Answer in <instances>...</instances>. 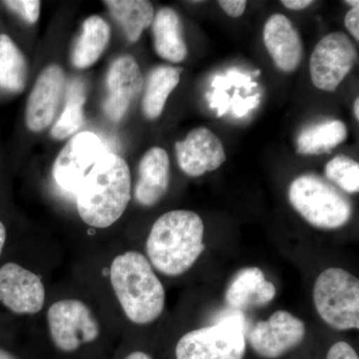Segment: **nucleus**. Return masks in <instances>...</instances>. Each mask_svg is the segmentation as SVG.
<instances>
[{
	"instance_id": "obj_31",
	"label": "nucleus",
	"mask_w": 359,
	"mask_h": 359,
	"mask_svg": "<svg viewBox=\"0 0 359 359\" xmlns=\"http://www.w3.org/2000/svg\"><path fill=\"white\" fill-rule=\"evenodd\" d=\"M218 4L224 9V13L233 18L243 15L247 6L245 0H221Z\"/></svg>"
},
{
	"instance_id": "obj_28",
	"label": "nucleus",
	"mask_w": 359,
	"mask_h": 359,
	"mask_svg": "<svg viewBox=\"0 0 359 359\" xmlns=\"http://www.w3.org/2000/svg\"><path fill=\"white\" fill-rule=\"evenodd\" d=\"M208 102L210 104V107L212 109L218 110L219 117H222L228 112L230 109V98L229 94L224 91H218L214 90V92H209L205 95Z\"/></svg>"
},
{
	"instance_id": "obj_18",
	"label": "nucleus",
	"mask_w": 359,
	"mask_h": 359,
	"mask_svg": "<svg viewBox=\"0 0 359 359\" xmlns=\"http://www.w3.org/2000/svg\"><path fill=\"white\" fill-rule=\"evenodd\" d=\"M151 25L156 53L170 62L183 61L188 49L184 40L181 20L176 11L170 7L161 8Z\"/></svg>"
},
{
	"instance_id": "obj_27",
	"label": "nucleus",
	"mask_w": 359,
	"mask_h": 359,
	"mask_svg": "<svg viewBox=\"0 0 359 359\" xmlns=\"http://www.w3.org/2000/svg\"><path fill=\"white\" fill-rule=\"evenodd\" d=\"M261 102V95L256 94L254 96H248L243 98L238 91H235L233 97L230 98V109L235 117L241 118L247 115L250 110L255 109Z\"/></svg>"
},
{
	"instance_id": "obj_6",
	"label": "nucleus",
	"mask_w": 359,
	"mask_h": 359,
	"mask_svg": "<svg viewBox=\"0 0 359 359\" xmlns=\"http://www.w3.org/2000/svg\"><path fill=\"white\" fill-rule=\"evenodd\" d=\"M245 323L242 311L224 313L215 325L187 332L178 340L176 359H243Z\"/></svg>"
},
{
	"instance_id": "obj_30",
	"label": "nucleus",
	"mask_w": 359,
	"mask_h": 359,
	"mask_svg": "<svg viewBox=\"0 0 359 359\" xmlns=\"http://www.w3.org/2000/svg\"><path fill=\"white\" fill-rule=\"evenodd\" d=\"M327 359H359L353 347L346 341H339L330 347Z\"/></svg>"
},
{
	"instance_id": "obj_13",
	"label": "nucleus",
	"mask_w": 359,
	"mask_h": 359,
	"mask_svg": "<svg viewBox=\"0 0 359 359\" xmlns=\"http://www.w3.org/2000/svg\"><path fill=\"white\" fill-rule=\"evenodd\" d=\"M65 86L62 68L47 66L37 78L25 110L26 126L33 132L46 129L55 118Z\"/></svg>"
},
{
	"instance_id": "obj_11",
	"label": "nucleus",
	"mask_w": 359,
	"mask_h": 359,
	"mask_svg": "<svg viewBox=\"0 0 359 359\" xmlns=\"http://www.w3.org/2000/svg\"><path fill=\"white\" fill-rule=\"evenodd\" d=\"M306 334L304 321L289 311H278L245 332V339L257 355L276 359L299 346Z\"/></svg>"
},
{
	"instance_id": "obj_4",
	"label": "nucleus",
	"mask_w": 359,
	"mask_h": 359,
	"mask_svg": "<svg viewBox=\"0 0 359 359\" xmlns=\"http://www.w3.org/2000/svg\"><path fill=\"white\" fill-rule=\"evenodd\" d=\"M45 318L51 344L63 355H76L102 337L98 316L88 302L78 297L56 299L47 309Z\"/></svg>"
},
{
	"instance_id": "obj_29",
	"label": "nucleus",
	"mask_w": 359,
	"mask_h": 359,
	"mask_svg": "<svg viewBox=\"0 0 359 359\" xmlns=\"http://www.w3.org/2000/svg\"><path fill=\"white\" fill-rule=\"evenodd\" d=\"M226 76L236 89L244 88L247 93L257 87V82L252 81V74L248 75L241 72L238 69H230L226 71Z\"/></svg>"
},
{
	"instance_id": "obj_8",
	"label": "nucleus",
	"mask_w": 359,
	"mask_h": 359,
	"mask_svg": "<svg viewBox=\"0 0 359 359\" xmlns=\"http://www.w3.org/2000/svg\"><path fill=\"white\" fill-rule=\"evenodd\" d=\"M356 59L358 52L346 34H327L316 44L309 61V72L314 86L323 91H335L353 69Z\"/></svg>"
},
{
	"instance_id": "obj_24",
	"label": "nucleus",
	"mask_w": 359,
	"mask_h": 359,
	"mask_svg": "<svg viewBox=\"0 0 359 359\" xmlns=\"http://www.w3.org/2000/svg\"><path fill=\"white\" fill-rule=\"evenodd\" d=\"M85 100L86 93L84 84L81 80H73L68 87L67 102L65 110L51 129V135L54 139L63 140L83 126Z\"/></svg>"
},
{
	"instance_id": "obj_33",
	"label": "nucleus",
	"mask_w": 359,
	"mask_h": 359,
	"mask_svg": "<svg viewBox=\"0 0 359 359\" xmlns=\"http://www.w3.org/2000/svg\"><path fill=\"white\" fill-rule=\"evenodd\" d=\"M313 4L311 0H283L282 4L292 11H302Z\"/></svg>"
},
{
	"instance_id": "obj_38",
	"label": "nucleus",
	"mask_w": 359,
	"mask_h": 359,
	"mask_svg": "<svg viewBox=\"0 0 359 359\" xmlns=\"http://www.w3.org/2000/svg\"><path fill=\"white\" fill-rule=\"evenodd\" d=\"M346 2L351 6V8L359 6V1L358 0H347Z\"/></svg>"
},
{
	"instance_id": "obj_32",
	"label": "nucleus",
	"mask_w": 359,
	"mask_h": 359,
	"mask_svg": "<svg viewBox=\"0 0 359 359\" xmlns=\"http://www.w3.org/2000/svg\"><path fill=\"white\" fill-rule=\"evenodd\" d=\"M344 25H346L347 30L353 35L356 41H359V6L353 7L346 13V18H344Z\"/></svg>"
},
{
	"instance_id": "obj_37",
	"label": "nucleus",
	"mask_w": 359,
	"mask_h": 359,
	"mask_svg": "<svg viewBox=\"0 0 359 359\" xmlns=\"http://www.w3.org/2000/svg\"><path fill=\"white\" fill-rule=\"evenodd\" d=\"M353 113L355 116L356 120H359V99L356 98L353 104Z\"/></svg>"
},
{
	"instance_id": "obj_16",
	"label": "nucleus",
	"mask_w": 359,
	"mask_h": 359,
	"mask_svg": "<svg viewBox=\"0 0 359 359\" xmlns=\"http://www.w3.org/2000/svg\"><path fill=\"white\" fill-rule=\"evenodd\" d=\"M276 289L266 280L261 269L252 266L238 271L226 292V302L231 311H245L262 308L275 299Z\"/></svg>"
},
{
	"instance_id": "obj_7",
	"label": "nucleus",
	"mask_w": 359,
	"mask_h": 359,
	"mask_svg": "<svg viewBox=\"0 0 359 359\" xmlns=\"http://www.w3.org/2000/svg\"><path fill=\"white\" fill-rule=\"evenodd\" d=\"M316 311L337 330L359 328V280L339 268L323 271L313 287Z\"/></svg>"
},
{
	"instance_id": "obj_10",
	"label": "nucleus",
	"mask_w": 359,
	"mask_h": 359,
	"mask_svg": "<svg viewBox=\"0 0 359 359\" xmlns=\"http://www.w3.org/2000/svg\"><path fill=\"white\" fill-rule=\"evenodd\" d=\"M0 304L18 316H36L46 304V289L39 273L9 262L0 266Z\"/></svg>"
},
{
	"instance_id": "obj_15",
	"label": "nucleus",
	"mask_w": 359,
	"mask_h": 359,
	"mask_svg": "<svg viewBox=\"0 0 359 359\" xmlns=\"http://www.w3.org/2000/svg\"><path fill=\"white\" fill-rule=\"evenodd\" d=\"M264 42L273 63L283 72H294L301 65V36L287 16L276 13L266 20Z\"/></svg>"
},
{
	"instance_id": "obj_35",
	"label": "nucleus",
	"mask_w": 359,
	"mask_h": 359,
	"mask_svg": "<svg viewBox=\"0 0 359 359\" xmlns=\"http://www.w3.org/2000/svg\"><path fill=\"white\" fill-rule=\"evenodd\" d=\"M7 238V231L4 224L0 221V256L4 252V245H6Z\"/></svg>"
},
{
	"instance_id": "obj_1",
	"label": "nucleus",
	"mask_w": 359,
	"mask_h": 359,
	"mask_svg": "<svg viewBox=\"0 0 359 359\" xmlns=\"http://www.w3.org/2000/svg\"><path fill=\"white\" fill-rule=\"evenodd\" d=\"M131 174L126 161L107 153L82 180L74 195L78 216L90 228H110L131 200Z\"/></svg>"
},
{
	"instance_id": "obj_23",
	"label": "nucleus",
	"mask_w": 359,
	"mask_h": 359,
	"mask_svg": "<svg viewBox=\"0 0 359 359\" xmlns=\"http://www.w3.org/2000/svg\"><path fill=\"white\" fill-rule=\"evenodd\" d=\"M27 80V63L22 52L6 34H0V87L21 93Z\"/></svg>"
},
{
	"instance_id": "obj_25",
	"label": "nucleus",
	"mask_w": 359,
	"mask_h": 359,
	"mask_svg": "<svg viewBox=\"0 0 359 359\" xmlns=\"http://www.w3.org/2000/svg\"><path fill=\"white\" fill-rule=\"evenodd\" d=\"M325 177L342 191L348 194L358 193L359 165L356 161L344 155H339L325 166Z\"/></svg>"
},
{
	"instance_id": "obj_3",
	"label": "nucleus",
	"mask_w": 359,
	"mask_h": 359,
	"mask_svg": "<svg viewBox=\"0 0 359 359\" xmlns=\"http://www.w3.org/2000/svg\"><path fill=\"white\" fill-rule=\"evenodd\" d=\"M204 223L197 212H168L155 222L149 233L146 257L162 275H184L204 252Z\"/></svg>"
},
{
	"instance_id": "obj_14",
	"label": "nucleus",
	"mask_w": 359,
	"mask_h": 359,
	"mask_svg": "<svg viewBox=\"0 0 359 359\" xmlns=\"http://www.w3.org/2000/svg\"><path fill=\"white\" fill-rule=\"evenodd\" d=\"M175 147L180 168L191 177L215 171L226 159L221 140L204 127L194 129L185 140L177 142Z\"/></svg>"
},
{
	"instance_id": "obj_19",
	"label": "nucleus",
	"mask_w": 359,
	"mask_h": 359,
	"mask_svg": "<svg viewBox=\"0 0 359 359\" xmlns=\"http://www.w3.org/2000/svg\"><path fill=\"white\" fill-rule=\"evenodd\" d=\"M110 34L109 25L100 16L87 18L71 55L73 66L85 69L93 65L107 48Z\"/></svg>"
},
{
	"instance_id": "obj_26",
	"label": "nucleus",
	"mask_w": 359,
	"mask_h": 359,
	"mask_svg": "<svg viewBox=\"0 0 359 359\" xmlns=\"http://www.w3.org/2000/svg\"><path fill=\"white\" fill-rule=\"evenodd\" d=\"M2 4L11 11L20 14L28 23H35L39 20L41 4L39 0H7Z\"/></svg>"
},
{
	"instance_id": "obj_17",
	"label": "nucleus",
	"mask_w": 359,
	"mask_h": 359,
	"mask_svg": "<svg viewBox=\"0 0 359 359\" xmlns=\"http://www.w3.org/2000/svg\"><path fill=\"white\" fill-rule=\"evenodd\" d=\"M135 199L144 207H153L166 195L170 183V160L166 151L153 147L139 164Z\"/></svg>"
},
{
	"instance_id": "obj_9",
	"label": "nucleus",
	"mask_w": 359,
	"mask_h": 359,
	"mask_svg": "<svg viewBox=\"0 0 359 359\" xmlns=\"http://www.w3.org/2000/svg\"><path fill=\"white\" fill-rule=\"evenodd\" d=\"M107 153L109 152L96 134L86 131L75 135L59 153L52 169L59 190L74 197L82 180Z\"/></svg>"
},
{
	"instance_id": "obj_20",
	"label": "nucleus",
	"mask_w": 359,
	"mask_h": 359,
	"mask_svg": "<svg viewBox=\"0 0 359 359\" xmlns=\"http://www.w3.org/2000/svg\"><path fill=\"white\" fill-rule=\"evenodd\" d=\"M183 68L158 66L151 71L142 101V109L149 120H155L164 111L170 94L178 86Z\"/></svg>"
},
{
	"instance_id": "obj_36",
	"label": "nucleus",
	"mask_w": 359,
	"mask_h": 359,
	"mask_svg": "<svg viewBox=\"0 0 359 359\" xmlns=\"http://www.w3.org/2000/svg\"><path fill=\"white\" fill-rule=\"evenodd\" d=\"M0 359H20L15 354L6 351L4 348H0Z\"/></svg>"
},
{
	"instance_id": "obj_2",
	"label": "nucleus",
	"mask_w": 359,
	"mask_h": 359,
	"mask_svg": "<svg viewBox=\"0 0 359 359\" xmlns=\"http://www.w3.org/2000/svg\"><path fill=\"white\" fill-rule=\"evenodd\" d=\"M109 283L130 323L147 325L162 316L166 292L145 255L137 250L116 255L109 264Z\"/></svg>"
},
{
	"instance_id": "obj_12",
	"label": "nucleus",
	"mask_w": 359,
	"mask_h": 359,
	"mask_svg": "<svg viewBox=\"0 0 359 359\" xmlns=\"http://www.w3.org/2000/svg\"><path fill=\"white\" fill-rule=\"evenodd\" d=\"M106 84L108 95L104 111L112 121H120L143 89V74L137 61L130 55L116 59L108 70Z\"/></svg>"
},
{
	"instance_id": "obj_21",
	"label": "nucleus",
	"mask_w": 359,
	"mask_h": 359,
	"mask_svg": "<svg viewBox=\"0 0 359 359\" xmlns=\"http://www.w3.org/2000/svg\"><path fill=\"white\" fill-rule=\"evenodd\" d=\"M347 138V128L339 120H328L302 130L297 138V152L318 156L332 152Z\"/></svg>"
},
{
	"instance_id": "obj_22",
	"label": "nucleus",
	"mask_w": 359,
	"mask_h": 359,
	"mask_svg": "<svg viewBox=\"0 0 359 359\" xmlns=\"http://www.w3.org/2000/svg\"><path fill=\"white\" fill-rule=\"evenodd\" d=\"M104 4L130 42L138 41L154 20V7L147 0H107Z\"/></svg>"
},
{
	"instance_id": "obj_5",
	"label": "nucleus",
	"mask_w": 359,
	"mask_h": 359,
	"mask_svg": "<svg viewBox=\"0 0 359 359\" xmlns=\"http://www.w3.org/2000/svg\"><path fill=\"white\" fill-rule=\"evenodd\" d=\"M290 205L316 228L335 230L348 223L353 205L339 189L313 174L297 177L290 184Z\"/></svg>"
},
{
	"instance_id": "obj_34",
	"label": "nucleus",
	"mask_w": 359,
	"mask_h": 359,
	"mask_svg": "<svg viewBox=\"0 0 359 359\" xmlns=\"http://www.w3.org/2000/svg\"><path fill=\"white\" fill-rule=\"evenodd\" d=\"M122 359H154L150 354L145 353L143 351H133L126 355L124 356Z\"/></svg>"
}]
</instances>
